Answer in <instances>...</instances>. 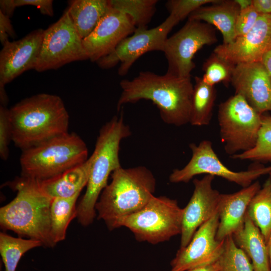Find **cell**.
I'll list each match as a JSON object with an SVG mask.
<instances>
[{
    "instance_id": "6da1fadb",
    "label": "cell",
    "mask_w": 271,
    "mask_h": 271,
    "mask_svg": "<svg viewBox=\"0 0 271 271\" xmlns=\"http://www.w3.org/2000/svg\"><path fill=\"white\" fill-rule=\"evenodd\" d=\"M120 86L117 110L125 104L148 100L157 106L166 123L180 126L189 123L194 88L191 77L143 71L131 80H121Z\"/></svg>"
},
{
    "instance_id": "7a4b0ae2",
    "label": "cell",
    "mask_w": 271,
    "mask_h": 271,
    "mask_svg": "<svg viewBox=\"0 0 271 271\" xmlns=\"http://www.w3.org/2000/svg\"><path fill=\"white\" fill-rule=\"evenodd\" d=\"M12 141L22 151L68 132L69 116L58 95L38 94L9 109Z\"/></svg>"
},
{
    "instance_id": "3957f363",
    "label": "cell",
    "mask_w": 271,
    "mask_h": 271,
    "mask_svg": "<svg viewBox=\"0 0 271 271\" xmlns=\"http://www.w3.org/2000/svg\"><path fill=\"white\" fill-rule=\"evenodd\" d=\"M8 185L17 195L0 209L1 228L38 240L45 247H54L50 234L53 198L42 190L39 180L21 176Z\"/></svg>"
},
{
    "instance_id": "277c9868",
    "label": "cell",
    "mask_w": 271,
    "mask_h": 271,
    "mask_svg": "<svg viewBox=\"0 0 271 271\" xmlns=\"http://www.w3.org/2000/svg\"><path fill=\"white\" fill-rule=\"evenodd\" d=\"M111 179L95 205L97 219L110 230L117 220L142 208L154 196L156 187L153 174L145 166L120 167L112 173Z\"/></svg>"
},
{
    "instance_id": "5b68a950",
    "label": "cell",
    "mask_w": 271,
    "mask_h": 271,
    "mask_svg": "<svg viewBox=\"0 0 271 271\" xmlns=\"http://www.w3.org/2000/svg\"><path fill=\"white\" fill-rule=\"evenodd\" d=\"M130 135L122 114L114 116L100 129L92 153L93 162L86 190L77 206L76 218L81 225L91 224L96 216L95 205L107 185L109 176L121 167L119 157L120 142Z\"/></svg>"
},
{
    "instance_id": "8992f818",
    "label": "cell",
    "mask_w": 271,
    "mask_h": 271,
    "mask_svg": "<svg viewBox=\"0 0 271 271\" xmlns=\"http://www.w3.org/2000/svg\"><path fill=\"white\" fill-rule=\"evenodd\" d=\"M22 176L39 180L48 179L85 162L88 149L74 132H66L22 151Z\"/></svg>"
},
{
    "instance_id": "52a82bcc",
    "label": "cell",
    "mask_w": 271,
    "mask_h": 271,
    "mask_svg": "<svg viewBox=\"0 0 271 271\" xmlns=\"http://www.w3.org/2000/svg\"><path fill=\"white\" fill-rule=\"evenodd\" d=\"M183 215L176 200L154 196L142 208L115 221L111 230L125 227L138 241L156 244L181 234Z\"/></svg>"
},
{
    "instance_id": "ba28073f",
    "label": "cell",
    "mask_w": 271,
    "mask_h": 271,
    "mask_svg": "<svg viewBox=\"0 0 271 271\" xmlns=\"http://www.w3.org/2000/svg\"><path fill=\"white\" fill-rule=\"evenodd\" d=\"M220 137L231 156L252 149L261 126V114L240 95L235 94L218 107Z\"/></svg>"
},
{
    "instance_id": "9c48e42d",
    "label": "cell",
    "mask_w": 271,
    "mask_h": 271,
    "mask_svg": "<svg viewBox=\"0 0 271 271\" xmlns=\"http://www.w3.org/2000/svg\"><path fill=\"white\" fill-rule=\"evenodd\" d=\"M82 41L66 10L56 22L44 30L34 70H56L72 62L88 59Z\"/></svg>"
},
{
    "instance_id": "30bf717a",
    "label": "cell",
    "mask_w": 271,
    "mask_h": 271,
    "mask_svg": "<svg viewBox=\"0 0 271 271\" xmlns=\"http://www.w3.org/2000/svg\"><path fill=\"white\" fill-rule=\"evenodd\" d=\"M189 147L192 152L191 158L183 168L173 171L169 176L170 182L187 183L194 176L204 174L223 178L245 188L271 171V166L261 165L246 171H232L220 161L213 150L212 143L208 140H203L198 145L191 143Z\"/></svg>"
},
{
    "instance_id": "8fae6325",
    "label": "cell",
    "mask_w": 271,
    "mask_h": 271,
    "mask_svg": "<svg viewBox=\"0 0 271 271\" xmlns=\"http://www.w3.org/2000/svg\"><path fill=\"white\" fill-rule=\"evenodd\" d=\"M216 28L204 22L188 20L183 27L165 41L163 51L168 62L167 73L190 77L195 68L196 52L205 45L217 42Z\"/></svg>"
},
{
    "instance_id": "7c38bea8",
    "label": "cell",
    "mask_w": 271,
    "mask_h": 271,
    "mask_svg": "<svg viewBox=\"0 0 271 271\" xmlns=\"http://www.w3.org/2000/svg\"><path fill=\"white\" fill-rule=\"evenodd\" d=\"M179 22L170 15L160 25L153 29L137 28L111 53L98 60L97 64L102 69H109L119 63L118 75H126L133 64L143 55L152 51H163L168 34Z\"/></svg>"
},
{
    "instance_id": "4fadbf2b",
    "label": "cell",
    "mask_w": 271,
    "mask_h": 271,
    "mask_svg": "<svg viewBox=\"0 0 271 271\" xmlns=\"http://www.w3.org/2000/svg\"><path fill=\"white\" fill-rule=\"evenodd\" d=\"M218 224V213L202 224L188 244L177 251L171 261L170 271H187L217 261L224 242L216 238Z\"/></svg>"
},
{
    "instance_id": "5bb4252c",
    "label": "cell",
    "mask_w": 271,
    "mask_h": 271,
    "mask_svg": "<svg viewBox=\"0 0 271 271\" xmlns=\"http://www.w3.org/2000/svg\"><path fill=\"white\" fill-rule=\"evenodd\" d=\"M214 177L205 175L193 180V194L183 208L180 248L186 246L197 230L218 212L221 194L212 187Z\"/></svg>"
},
{
    "instance_id": "9a60e30c",
    "label": "cell",
    "mask_w": 271,
    "mask_h": 271,
    "mask_svg": "<svg viewBox=\"0 0 271 271\" xmlns=\"http://www.w3.org/2000/svg\"><path fill=\"white\" fill-rule=\"evenodd\" d=\"M136 29L133 21L128 15L111 6L94 31L83 40L88 59L96 62L108 55Z\"/></svg>"
},
{
    "instance_id": "2e32d148",
    "label": "cell",
    "mask_w": 271,
    "mask_h": 271,
    "mask_svg": "<svg viewBox=\"0 0 271 271\" xmlns=\"http://www.w3.org/2000/svg\"><path fill=\"white\" fill-rule=\"evenodd\" d=\"M271 48V14L260 15L255 25L245 35L232 42L216 47L213 52L236 65L260 62Z\"/></svg>"
},
{
    "instance_id": "e0dca14e",
    "label": "cell",
    "mask_w": 271,
    "mask_h": 271,
    "mask_svg": "<svg viewBox=\"0 0 271 271\" xmlns=\"http://www.w3.org/2000/svg\"><path fill=\"white\" fill-rule=\"evenodd\" d=\"M44 32V30L37 29L3 46L0 52V86H5L25 71L35 69Z\"/></svg>"
},
{
    "instance_id": "ac0fdd59",
    "label": "cell",
    "mask_w": 271,
    "mask_h": 271,
    "mask_svg": "<svg viewBox=\"0 0 271 271\" xmlns=\"http://www.w3.org/2000/svg\"><path fill=\"white\" fill-rule=\"evenodd\" d=\"M231 83L235 94L241 95L258 113L271 110V77L260 62L235 66Z\"/></svg>"
},
{
    "instance_id": "d6986e66",
    "label": "cell",
    "mask_w": 271,
    "mask_h": 271,
    "mask_svg": "<svg viewBox=\"0 0 271 271\" xmlns=\"http://www.w3.org/2000/svg\"><path fill=\"white\" fill-rule=\"evenodd\" d=\"M258 181L232 193L221 194L219 205V224L216 238L219 241L232 235L244 223L248 205L260 189Z\"/></svg>"
},
{
    "instance_id": "ffe728a7",
    "label": "cell",
    "mask_w": 271,
    "mask_h": 271,
    "mask_svg": "<svg viewBox=\"0 0 271 271\" xmlns=\"http://www.w3.org/2000/svg\"><path fill=\"white\" fill-rule=\"evenodd\" d=\"M239 12L235 0H218L198 8L190 15L188 20L204 22L217 28L222 35V44H227L236 38L235 25Z\"/></svg>"
},
{
    "instance_id": "44dd1931",
    "label": "cell",
    "mask_w": 271,
    "mask_h": 271,
    "mask_svg": "<svg viewBox=\"0 0 271 271\" xmlns=\"http://www.w3.org/2000/svg\"><path fill=\"white\" fill-rule=\"evenodd\" d=\"M93 162L92 154L81 164L54 177L39 180L42 190L52 198H69L80 194L87 184Z\"/></svg>"
},
{
    "instance_id": "7402d4cb",
    "label": "cell",
    "mask_w": 271,
    "mask_h": 271,
    "mask_svg": "<svg viewBox=\"0 0 271 271\" xmlns=\"http://www.w3.org/2000/svg\"><path fill=\"white\" fill-rule=\"evenodd\" d=\"M232 236L237 246L251 260L254 271H271L264 238L247 215L242 227Z\"/></svg>"
},
{
    "instance_id": "603a6c76",
    "label": "cell",
    "mask_w": 271,
    "mask_h": 271,
    "mask_svg": "<svg viewBox=\"0 0 271 271\" xmlns=\"http://www.w3.org/2000/svg\"><path fill=\"white\" fill-rule=\"evenodd\" d=\"M110 0H73L67 11L81 38L88 37L111 9Z\"/></svg>"
},
{
    "instance_id": "cb8c5ba5",
    "label": "cell",
    "mask_w": 271,
    "mask_h": 271,
    "mask_svg": "<svg viewBox=\"0 0 271 271\" xmlns=\"http://www.w3.org/2000/svg\"><path fill=\"white\" fill-rule=\"evenodd\" d=\"M189 123L194 126L208 125L211 119L216 98L214 86L204 82L202 77H195Z\"/></svg>"
},
{
    "instance_id": "d4e9b609",
    "label": "cell",
    "mask_w": 271,
    "mask_h": 271,
    "mask_svg": "<svg viewBox=\"0 0 271 271\" xmlns=\"http://www.w3.org/2000/svg\"><path fill=\"white\" fill-rule=\"evenodd\" d=\"M79 195L53 199L50 208V234L55 244L65 239L69 223L77 217L76 204Z\"/></svg>"
},
{
    "instance_id": "484cf974",
    "label": "cell",
    "mask_w": 271,
    "mask_h": 271,
    "mask_svg": "<svg viewBox=\"0 0 271 271\" xmlns=\"http://www.w3.org/2000/svg\"><path fill=\"white\" fill-rule=\"evenodd\" d=\"M246 215L259 228L266 242L271 232V181L269 178L251 199Z\"/></svg>"
},
{
    "instance_id": "4316f807",
    "label": "cell",
    "mask_w": 271,
    "mask_h": 271,
    "mask_svg": "<svg viewBox=\"0 0 271 271\" xmlns=\"http://www.w3.org/2000/svg\"><path fill=\"white\" fill-rule=\"evenodd\" d=\"M42 246V243L33 239L14 237L2 232L0 233V254L5 271H16L23 255L29 250Z\"/></svg>"
},
{
    "instance_id": "83f0119b",
    "label": "cell",
    "mask_w": 271,
    "mask_h": 271,
    "mask_svg": "<svg viewBox=\"0 0 271 271\" xmlns=\"http://www.w3.org/2000/svg\"><path fill=\"white\" fill-rule=\"evenodd\" d=\"M235 160L271 162V116L261 114V123L256 143L250 150L233 155Z\"/></svg>"
},
{
    "instance_id": "f1b7e54d",
    "label": "cell",
    "mask_w": 271,
    "mask_h": 271,
    "mask_svg": "<svg viewBox=\"0 0 271 271\" xmlns=\"http://www.w3.org/2000/svg\"><path fill=\"white\" fill-rule=\"evenodd\" d=\"M157 0H110L112 8L128 15L137 28H147L156 11Z\"/></svg>"
},
{
    "instance_id": "f546056e",
    "label": "cell",
    "mask_w": 271,
    "mask_h": 271,
    "mask_svg": "<svg viewBox=\"0 0 271 271\" xmlns=\"http://www.w3.org/2000/svg\"><path fill=\"white\" fill-rule=\"evenodd\" d=\"M250 259L236 244L232 235L224 239L222 252L217 260L219 271H254Z\"/></svg>"
},
{
    "instance_id": "4dcf8cb0",
    "label": "cell",
    "mask_w": 271,
    "mask_h": 271,
    "mask_svg": "<svg viewBox=\"0 0 271 271\" xmlns=\"http://www.w3.org/2000/svg\"><path fill=\"white\" fill-rule=\"evenodd\" d=\"M235 66L213 52L203 65L204 74L202 79L211 86L221 82L228 83L231 82Z\"/></svg>"
},
{
    "instance_id": "1f68e13d",
    "label": "cell",
    "mask_w": 271,
    "mask_h": 271,
    "mask_svg": "<svg viewBox=\"0 0 271 271\" xmlns=\"http://www.w3.org/2000/svg\"><path fill=\"white\" fill-rule=\"evenodd\" d=\"M218 0H170L166 6L170 13L179 21L188 17L202 6L216 3Z\"/></svg>"
},
{
    "instance_id": "d6a6232c",
    "label": "cell",
    "mask_w": 271,
    "mask_h": 271,
    "mask_svg": "<svg viewBox=\"0 0 271 271\" xmlns=\"http://www.w3.org/2000/svg\"><path fill=\"white\" fill-rule=\"evenodd\" d=\"M30 5L38 8L43 15L53 16V1L52 0H1L0 11L10 18L17 7Z\"/></svg>"
},
{
    "instance_id": "836d02e7",
    "label": "cell",
    "mask_w": 271,
    "mask_h": 271,
    "mask_svg": "<svg viewBox=\"0 0 271 271\" xmlns=\"http://www.w3.org/2000/svg\"><path fill=\"white\" fill-rule=\"evenodd\" d=\"M12 133L9 117V109L6 106L0 107V156L3 160H7L9 144L12 141Z\"/></svg>"
},
{
    "instance_id": "e575fe53",
    "label": "cell",
    "mask_w": 271,
    "mask_h": 271,
    "mask_svg": "<svg viewBox=\"0 0 271 271\" xmlns=\"http://www.w3.org/2000/svg\"><path fill=\"white\" fill-rule=\"evenodd\" d=\"M259 15L252 5L240 11L235 22L236 38L243 36L249 32L255 25Z\"/></svg>"
},
{
    "instance_id": "d590c367",
    "label": "cell",
    "mask_w": 271,
    "mask_h": 271,
    "mask_svg": "<svg viewBox=\"0 0 271 271\" xmlns=\"http://www.w3.org/2000/svg\"><path fill=\"white\" fill-rule=\"evenodd\" d=\"M15 35L10 18L0 11V41L2 45L9 41V37Z\"/></svg>"
},
{
    "instance_id": "8d00e7d4",
    "label": "cell",
    "mask_w": 271,
    "mask_h": 271,
    "mask_svg": "<svg viewBox=\"0 0 271 271\" xmlns=\"http://www.w3.org/2000/svg\"><path fill=\"white\" fill-rule=\"evenodd\" d=\"M252 5L260 15L271 14V0H252Z\"/></svg>"
},
{
    "instance_id": "74e56055",
    "label": "cell",
    "mask_w": 271,
    "mask_h": 271,
    "mask_svg": "<svg viewBox=\"0 0 271 271\" xmlns=\"http://www.w3.org/2000/svg\"><path fill=\"white\" fill-rule=\"evenodd\" d=\"M260 62L267 73L271 77V48L263 54Z\"/></svg>"
},
{
    "instance_id": "f35d334b",
    "label": "cell",
    "mask_w": 271,
    "mask_h": 271,
    "mask_svg": "<svg viewBox=\"0 0 271 271\" xmlns=\"http://www.w3.org/2000/svg\"><path fill=\"white\" fill-rule=\"evenodd\" d=\"M219 265L218 261L211 264L196 267L187 271H219Z\"/></svg>"
},
{
    "instance_id": "ab89813d",
    "label": "cell",
    "mask_w": 271,
    "mask_h": 271,
    "mask_svg": "<svg viewBox=\"0 0 271 271\" xmlns=\"http://www.w3.org/2000/svg\"><path fill=\"white\" fill-rule=\"evenodd\" d=\"M238 5L240 11L252 6V0H235Z\"/></svg>"
},
{
    "instance_id": "60d3db41",
    "label": "cell",
    "mask_w": 271,
    "mask_h": 271,
    "mask_svg": "<svg viewBox=\"0 0 271 271\" xmlns=\"http://www.w3.org/2000/svg\"><path fill=\"white\" fill-rule=\"evenodd\" d=\"M266 245L269 263L271 267V232L268 236L267 240L266 241Z\"/></svg>"
},
{
    "instance_id": "b9f144b4",
    "label": "cell",
    "mask_w": 271,
    "mask_h": 271,
    "mask_svg": "<svg viewBox=\"0 0 271 271\" xmlns=\"http://www.w3.org/2000/svg\"><path fill=\"white\" fill-rule=\"evenodd\" d=\"M269 175V179L271 181V171L269 172V173L268 174Z\"/></svg>"
},
{
    "instance_id": "7bdbcfd3",
    "label": "cell",
    "mask_w": 271,
    "mask_h": 271,
    "mask_svg": "<svg viewBox=\"0 0 271 271\" xmlns=\"http://www.w3.org/2000/svg\"><path fill=\"white\" fill-rule=\"evenodd\" d=\"M270 111H271V110H270Z\"/></svg>"
}]
</instances>
